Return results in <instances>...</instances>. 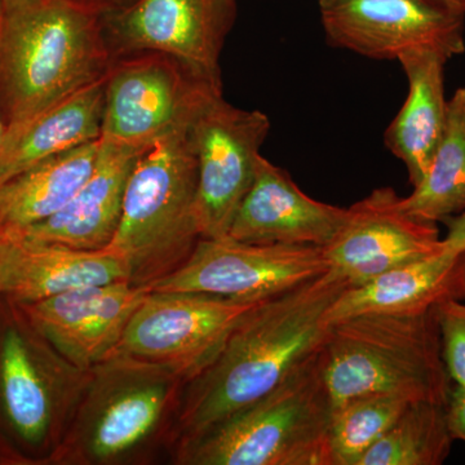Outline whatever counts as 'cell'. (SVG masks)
<instances>
[{"label": "cell", "instance_id": "1", "mask_svg": "<svg viewBox=\"0 0 465 465\" xmlns=\"http://www.w3.org/2000/svg\"><path fill=\"white\" fill-rule=\"evenodd\" d=\"M348 286L331 269L253 308L213 362L186 382L173 448L262 399L314 356L329 331L324 316Z\"/></svg>", "mask_w": 465, "mask_h": 465}, {"label": "cell", "instance_id": "2", "mask_svg": "<svg viewBox=\"0 0 465 465\" xmlns=\"http://www.w3.org/2000/svg\"><path fill=\"white\" fill-rule=\"evenodd\" d=\"M101 15L70 0L0 5V118L5 130L108 74Z\"/></svg>", "mask_w": 465, "mask_h": 465}, {"label": "cell", "instance_id": "3", "mask_svg": "<svg viewBox=\"0 0 465 465\" xmlns=\"http://www.w3.org/2000/svg\"><path fill=\"white\" fill-rule=\"evenodd\" d=\"M186 382L171 367L113 353L90 370L52 465L146 463L173 449Z\"/></svg>", "mask_w": 465, "mask_h": 465}, {"label": "cell", "instance_id": "4", "mask_svg": "<svg viewBox=\"0 0 465 465\" xmlns=\"http://www.w3.org/2000/svg\"><path fill=\"white\" fill-rule=\"evenodd\" d=\"M88 381L0 293V464L52 465Z\"/></svg>", "mask_w": 465, "mask_h": 465}, {"label": "cell", "instance_id": "5", "mask_svg": "<svg viewBox=\"0 0 465 465\" xmlns=\"http://www.w3.org/2000/svg\"><path fill=\"white\" fill-rule=\"evenodd\" d=\"M323 375L333 410L371 394L448 403L437 308L423 313H367L329 324Z\"/></svg>", "mask_w": 465, "mask_h": 465}, {"label": "cell", "instance_id": "6", "mask_svg": "<svg viewBox=\"0 0 465 465\" xmlns=\"http://www.w3.org/2000/svg\"><path fill=\"white\" fill-rule=\"evenodd\" d=\"M322 348L275 390L173 448L183 465H330Z\"/></svg>", "mask_w": 465, "mask_h": 465}, {"label": "cell", "instance_id": "7", "mask_svg": "<svg viewBox=\"0 0 465 465\" xmlns=\"http://www.w3.org/2000/svg\"><path fill=\"white\" fill-rule=\"evenodd\" d=\"M189 125L159 140L137 159L121 222L104 249L124 262L130 282L136 286L152 289L173 274L191 258L202 238L198 162Z\"/></svg>", "mask_w": 465, "mask_h": 465}, {"label": "cell", "instance_id": "8", "mask_svg": "<svg viewBox=\"0 0 465 465\" xmlns=\"http://www.w3.org/2000/svg\"><path fill=\"white\" fill-rule=\"evenodd\" d=\"M223 92L161 52L115 57L105 82L100 140L148 150L191 124L208 96Z\"/></svg>", "mask_w": 465, "mask_h": 465}, {"label": "cell", "instance_id": "9", "mask_svg": "<svg viewBox=\"0 0 465 465\" xmlns=\"http://www.w3.org/2000/svg\"><path fill=\"white\" fill-rule=\"evenodd\" d=\"M262 302L150 291L114 353L161 363L192 381L213 362L235 327Z\"/></svg>", "mask_w": 465, "mask_h": 465}, {"label": "cell", "instance_id": "10", "mask_svg": "<svg viewBox=\"0 0 465 465\" xmlns=\"http://www.w3.org/2000/svg\"><path fill=\"white\" fill-rule=\"evenodd\" d=\"M260 110L232 105L215 92L193 116L189 134L198 162L197 217L202 238L228 235L238 207L249 193L260 149L271 133Z\"/></svg>", "mask_w": 465, "mask_h": 465}, {"label": "cell", "instance_id": "11", "mask_svg": "<svg viewBox=\"0 0 465 465\" xmlns=\"http://www.w3.org/2000/svg\"><path fill=\"white\" fill-rule=\"evenodd\" d=\"M237 16V0H134L101 18L113 57L161 52L223 90L220 58Z\"/></svg>", "mask_w": 465, "mask_h": 465}, {"label": "cell", "instance_id": "12", "mask_svg": "<svg viewBox=\"0 0 465 465\" xmlns=\"http://www.w3.org/2000/svg\"><path fill=\"white\" fill-rule=\"evenodd\" d=\"M331 271L322 247L201 238L191 258L153 284L162 292H203L262 302Z\"/></svg>", "mask_w": 465, "mask_h": 465}, {"label": "cell", "instance_id": "13", "mask_svg": "<svg viewBox=\"0 0 465 465\" xmlns=\"http://www.w3.org/2000/svg\"><path fill=\"white\" fill-rule=\"evenodd\" d=\"M327 42L375 60L430 50L465 52V15L433 0H320Z\"/></svg>", "mask_w": 465, "mask_h": 465}, {"label": "cell", "instance_id": "14", "mask_svg": "<svg viewBox=\"0 0 465 465\" xmlns=\"http://www.w3.org/2000/svg\"><path fill=\"white\" fill-rule=\"evenodd\" d=\"M401 198L391 188L375 189L347 208L341 231L323 247L351 286L445 251L437 224L409 215Z\"/></svg>", "mask_w": 465, "mask_h": 465}, {"label": "cell", "instance_id": "15", "mask_svg": "<svg viewBox=\"0 0 465 465\" xmlns=\"http://www.w3.org/2000/svg\"><path fill=\"white\" fill-rule=\"evenodd\" d=\"M150 287L131 282L82 287L18 304L66 360L91 370L114 353Z\"/></svg>", "mask_w": 465, "mask_h": 465}, {"label": "cell", "instance_id": "16", "mask_svg": "<svg viewBox=\"0 0 465 465\" xmlns=\"http://www.w3.org/2000/svg\"><path fill=\"white\" fill-rule=\"evenodd\" d=\"M347 208L308 197L289 173L260 155L255 180L229 229L232 240L326 247L344 224Z\"/></svg>", "mask_w": 465, "mask_h": 465}, {"label": "cell", "instance_id": "17", "mask_svg": "<svg viewBox=\"0 0 465 465\" xmlns=\"http://www.w3.org/2000/svg\"><path fill=\"white\" fill-rule=\"evenodd\" d=\"M143 153L100 140L94 171L73 200L56 215L14 235L74 249H106L118 229L128 180Z\"/></svg>", "mask_w": 465, "mask_h": 465}, {"label": "cell", "instance_id": "18", "mask_svg": "<svg viewBox=\"0 0 465 465\" xmlns=\"http://www.w3.org/2000/svg\"><path fill=\"white\" fill-rule=\"evenodd\" d=\"M130 282L127 266L105 250H81L9 234L0 291L20 304L58 293Z\"/></svg>", "mask_w": 465, "mask_h": 465}, {"label": "cell", "instance_id": "19", "mask_svg": "<svg viewBox=\"0 0 465 465\" xmlns=\"http://www.w3.org/2000/svg\"><path fill=\"white\" fill-rule=\"evenodd\" d=\"M449 300H465V251H443L348 286L327 311L324 322L367 313H423Z\"/></svg>", "mask_w": 465, "mask_h": 465}, {"label": "cell", "instance_id": "20", "mask_svg": "<svg viewBox=\"0 0 465 465\" xmlns=\"http://www.w3.org/2000/svg\"><path fill=\"white\" fill-rule=\"evenodd\" d=\"M409 94L384 134L385 146L405 164L410 183L423 180L445 130L448 99L445 67L449 58L436 51L407 52L399 58Z\"/></svg>", "mask_w": 465, "mask_h": 465}, {"label": "cell", "instance_id": "21", "mask_svg": "<svg viewBox=\"0 0 465 465\" xmlns=\"http://www.w3.org/2000/svg\"><path fill=\"white\" fill-rule=\"evenodd\" d=\"M106 75L58 101L26 124L5 130L0 148V183L43 159L99 140Z\"/></svg>", "mask_w": 465, "mask_h": 465}, {"label": "cell", "instance_id": "22", "mask_svg": "<svg viewBox=\"0 0 465 465\" xmlns=\"http://www.w3.org/2000/svg\"><path fill=\"white\" fill-rule=\"evenodd\" d=\"M100 139L43 159L0 183V226L18 234L56 215L87 182Z\"/></svg>", "mask_w": 465, "mask_h": 465}, {"label": "cell", "instance_id": "23", "mask_svg": "<svg viewBox=\"0 0 465 465\" xmlns=\"http://www.w3.org/2000/svg\"><path fill=\"white\" fill-rule=\"evenodd\" d=\"M401 204L409 215L433 224L464 213L465 87L449 99L445 130L430 168Z\"/></svg>", "mask_w": 465, "mask_h": 465}, {"label": "cell", "instance_id": "24", "mask_svg": "<svg viewBox=\"0 0 465 465\" xmlns=\"http://www.w3.org/2000/svg\"><path fill=\"white\" fill-rule=\"evenodd\" d=\"M446 405L415 401L358 461V465H440L451 451Z\"/></svg>", "mask_w": 465, "mask_h": 465}, {"label": "cell", "instance_id": "25", "mask_svg": "<svg viewBox=\"0 0 465 465\" xmlns=\"http://www.w3.org/2000/svg\"><path fill=\"white\" fill-rule=\"evenodd\" d=\"M409 403L390 394H371L333 410L327 439L330 465H358Z\"/></svg>", "mask_w": 465, "mask_h": 465}, {"label": "cell", "instance_id": "26", "mask_svg": "<svg viewBox=\"0 0 465 465\" xmlns=\"http://www.w3.org/2000/svg\"><path fill=\"white\" fill-rule=\"evenodd\" d=\"M442 360L451 381L465 387V300H449L437 307Z\"/></svg>", "mask_w": 465, "mask_h": 465}, {"label": "cell", "instance_id": "27", "mask_svg": "<svg viewBox=\"0 0 465 465\" xmlns=\"http://www.w3.org/2000/svg\"><path fill=\"white\" fill-rule=\"evenodd\" d=\"M446 416L452 439L465 442V387L451 388L446 403Z\"/></svg>", "mask_w": 465, "mask_h": 465}, {"label": "cell", "instance_id": "28", "mask_svg": "<svg viewBox=\"0 0 465 465\" xmlns=\"http://www.w3.org/2000/svg\"><path fill=\"white\" fill-rule=\"evenodd\" d=\"M448 234L442 238L443 247L448 252H463L465 251V211L460 215L446 220Z\"/></svg>", "mask_w": 465, "mask_h": 465}, {"label": "cell", "instance_id": "29", "mask_svg": "<svg viewBox=\"0 0 465 465\" xmlns=\"http://www.w3.org/2000/svg\"><path fill=\"white\" fill-rule=\"evenodd\" d=\"M70 2L84 5V7L91 9V11L96 12V14L103 16V15L110 14V12L127 7L134 0H70Z\"/></svg>", "mask_w": 465, "mask_h": 465}, {"label": "cell", "instance_id": "30", "mask_svg": "<svg viewBox=\"0 0 465 465\" xmlns=\"http://www.w3.org/2000/svg\"><path fill=\"white\" fill-rule=\"evenodd\" d=\"M8 243L9 234L0 226V283H2L3 262H5V250H7Z\"/></svg>", "mask_w": 465, "mask_h": 465}, {"label": "cell", "instance_id": "31", "mask_svg": "<svg viewBox=\"0 0 465 465\" xmlns=\"http://www.w3.org/2000/svg\"><path fill=\"white\" fill-rule=\"evenodd\" d=\"M433 2L440 3L458 14L465 15V0H433Z\"/></svg>", "mask_w": 465, "mask_h": 465}, {"label": "cell", "instance_id": "32", "mask_svg": "<svg viewBox=\"0 0 465 465\" xmlns=\"http://www.w3.org/2000/svg\"><path fill=\"white\" fill-rule=\"evenodd\" d=\"M5 127L3 124L2 118H0V148H2L3 139H5Z\"/></svg>", "mask_w": 465, "mask_h": 465}, {"label": "cell", "instance_id": "33", "mask_svg": "<svg viewBox=\"0 0 465 465\" xmlns=\"http://www.w3.org/2000/svg\"><path fill=\"white\" fill-rule=\"evenodd\" d=\"M25 2V0H0V5H14V3Z\"/></svg>", "mask_w": 465, "mask_h": 465}]
</instances>
